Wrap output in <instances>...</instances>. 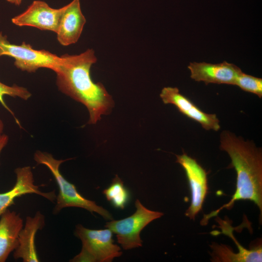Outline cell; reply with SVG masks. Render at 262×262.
<instances>
[{
  "label": "cell",
  "instance_id": "obj_1",
  "mask_svg": "<svg viewBox=\"0 0 262 262\" xmlns=\"http://www.w3.org/2000/svg\"><path fill=\"white\" fill-rule=\"evenodd\" d=\"M97 61L94 50L89 49L78 55H62L54 70L58 89L88 110L89 124L97 123L114 106L113 98L104 85L94 82L91 78V67Z\"/></svg>",
  "mask_w": 262,
  "mask_h": 262
},
{
  "label": "cell",
  "instance_id": "obj_2",
  "mask_svg": "<svg viewBox=\"0 0 262 262\" xmlns=\"http://www.w3.org/2000/svg\"><path fill=\"white\" fill-rule=\"evenodd\" d=\"M220 148L231 159V165L237 174L236 188L230 200L218 210L204 215L201 224L217 215L223 208L231 209L236 201H253L262 212V150L252 141H245L229 131L220 134Z\"/></svg>",
  "mask_w": 262,
  "mask_h": 262
},
{
  "label": "cell",
  "instance_id": "obj_3",
  "mask_svg": "<svg viewBox=\"0 0 262 262\" xmlns=\"http://www.w3.org/2000/svg\"><path fill=\"white\" fill-rule=\"evenodd\" d=\"M33 158L37 164L47 166L53 175L59 188V194L56 198V204L53 213L56 214L63 208L79 207L84 209L93 214L94 212L101 215L107 220H113L111 213L105 209L98 205L95 201L89 200L79 193L76 186L67 181L60 171V165L71 159L57 160L50 153L37 150Z\"/></svg>",
  "mask_w": 262,
  "mask_h": 262
},
{
  "label": "cell",
  "instance_id": "obj_4",
  "mask_svg": "<svg viewBox=\"0 0 262 262\" xmlns=\"http://www.w3.org/2000/svg\"><path fill=\"white\" fill-rule=\"evenodd\" d=\"M113 232L109 229H91L82 225L76 226L75 236L82 242L80 253L70 262H111L121 256L120 247L114 244Z\"/></svg>",
  "mask_w": 262,
  "mask_h": 262
},
{
  "label": "cell",
  "instance_id": "obj_5",
  "mask_svg": "<svg viewBox=\"0 0 262 262\" xmlns=\"http://www.w3.org/2000/svg\"><path fill=\"white\" fill-rule=\"evenodd\" d=\"M136 211L131 215L123 219L107 222L105 226L116 234L117 242L125 250L142 246L140 232L152 221L164 215L162 212L154 211L146 208L136 199Z\"/></svg>",
  "mask_w": 262,
  "mask_h": 262
},
{
  "label": "cell",
  "instance_id": "obj_6",
  "mask_svg": "<svg viewBox=\"0 0 262 262\" xmlns=\"http://www.w3.org/2000/svg\"><path fill=\"white\" fill-rule=\"evenodd\" d=\"M3 55L13 58L16 68L30 73L40 68L54 71L60 61V57L44 49H35L29 44H11L7 36L0 32V56Z\"/></svg>",
  "mask_w": 262,
  "mask_h": 262
},
{
  "label": "cell",
  "instance_id": "obj_7",
  "mask_svg": "<svg viewBox=\"0 0 262 262\" xmlns=\"http://www.w3.org/2000/svg\"><path fill=\"white\" fill-rule=\"evenodd\" d=\"M176 162L184 169L188 179L191 194V203L185 214L195 220L196 215L202 210L208 187L207 173L195 159L183 153L176 155Z\"/></svg>",
  "mask_w": 262,
  "mask_h": 262
},
{
  "label": "cell",
  "instance_id": "obj_8",
  "mask_svg": "<svg viewBox=\"0 0 262 262\" xmlns=\"http://www.w3.org/2000/svg\"><path fill=\"white\" fill-rule=\"evenodd\" d=\"M64 6L50 7L46 2L34 0L23 13L14 17L12 22L18 26H32L56 33Z\"/></svg>",
  "mask_w": 262,
  "mask_h": 262
},
{
  "label": "cell",
  "instance_id": "obj_9",
  "mask_svg": "<svg viewBox=\"0 0 262 262\" xmlns=\"http://www.w3.org/2000/svg\"><path fill=\"white\" fill-rule=\"evenodd\" d=\"M163 102L174 105L182 114L199 123L206 130L218 131L219 120L215 114L206 113L187 97L181 94L177 87H165L160 94Z\"/></svg>",
  "mask_w": 262,
  "mask_h": 262
},
{
  "label": "cell",
  "instance_id": "obj_10",
  "mask_svg": "<svg viewBox=\"0 0 262 262\" xmlns=\"http://www.w3.org/2000/svg\"><path fill=\"white\" fill-rule=\"evenodd\" d=\"M190 77L196 82L235 85L236 80L242 71L233 64L226 61L219 64L206 62L190 63L188 66Z\"/></svg>",
  "mask_w": 262,
  "mask_h": 262
},
{
  "label": "cell",
  "instance_id": "obj_11",
  "mask_svg": "<svg viewBox=\"0 0 262 262\" xmlns=\"http://www.w3.org/2000/svg\"><path fill=\"white\" fill-rule=\"evenodd\" d=\"M16 182L10 190L0 193V216L8 208L14 204L15 199L22 195L35 194L43 196L50 201L56 197L54 191L44 193L41 192L38 186L34 184V179L31 167L25 166L15 170Z\"/></svg>",
  "mask_w": 262,
  "mask_h": 262
},
{
  "label": "cell",
  "instance_id": "obj_12",
  "mask_svg": "<svg viewBox=\"0 0 262 262\" xmlns=\"http://www.w3.org/2000/svg\"><path fill=\"white\" fill-rule=\"evenodd\" d=\"M85 23L86 19L81 10L80 0H72L65 5L56 33L59 43L67 46L76 43Z\"/></svg>",
  "mask_w": 262,
  "mask_h": 262
},
{
  "label": "cell",
  "instance_id": "obj_13",
  "mask_svg": "<svg viewBox=\"0 0 262 262\" xmlns=\"http://www.w3.org/2000/svg\"><path fill=\"white\" fill-rule=\"evenodd\" d=\"M44 225L45 217L39 211L33 217H27L24 228L19 234L18 246L14 250L15 259L21 258L24 262H39L35 237L38 230L42 229Z\"/></svg>",
  "mask_w": 262,
  "mask_h": 262
},
{
  "label": "cell",
  "instance_id": "obj_14",
  "mask_svg": "<svg viewBox=\"0 0 262 262\" xmlns=\"http://www.w3.org/2000/svg\"><path fill=\"white\" fill-rule=\"evenodd\" d=\"M23 221L19 214L8 209L0 216V262L6 261L18 246V236Z\"/></svg>",
  "mask_w": 262,
  "mask_h": 262
},
{
  "label": "cell",
  "instance_id": "obj_15",
  "mask_svg": "<svg viewBox=\"0 0 262 262\" xmlns=\"http://www.w3.org/2000/svg\"><path fill=\"white\" fill-rule=\"evenodd\" d=\"M103 194L113 206L121 210L125 208L130 199L129 190L117 175L109 187L103 191Z\"/></svg>",
  "mask_w": 262,
  "mask_h": 262
},
{
  "label": "cell",
  "instance_id": "obj_16",
  "mask_svg": "<svg viewBox=\"0 0 262 262\" xmlns=\"http://www.w3.org/2000/svg\"><path fill=\"white\" fill-rule=\"evenodd\" d=\"M7 95L14 98H19L27 100L32 96L28 89L24 87L14 84L12 86L6 85L0 82V103L13 116L17 124L20 126L18 120L15 116L14 112L7 106L4 100V96Z\"/></svg>",
  "mask_w": 262,
  "mask_h": 262
},
{
  "label": "cell",
  "instance_id": "obj_17",
  "mask_svg": "<svg viewBox=\"0 0 262 262\" xmlns=\"http://www.w3.org/2000/svg\"><path fill=\"white\" fill-rule=\"evenodd\" d=\"M235 85L246 92L256 95L260 98L262 97V78L247 74L242 71L236 80Z\"/></svg>",
  "mask_w": 262,
  "mask_h": 262
},
{
  "label": "cell",
  "instance_id": "obj_18",
  "mask_svg": "<svg viewBox=\"0 0 262 262\" xmlns=\"http://www.w3.org/2000/svg\"><path fill=\"white\" fill-rule=\"evenodd\" d=\"M9 141V137L5 134H2L0 136V154L3 149L7 145Z\"/></svg>",
  "mask_w": 262,
  "mask_h": 262
},
{
  "label": "cell",
  "instance_id": "obj_19",
  "mask_svg": "<svg viewBox=\"0 0 262 262\" xmlns=\"http://www.w3.org/2000/svg\"><path fill=\"white\" fill-rule=\"evenodd\" d=\"M6 1L9 3L18 6L21 3L22 0H6Z\"/></svg>",
  "mask_w": 262,
  "mask_h": 262
},
{
  "label": "cell",
  "instance_id": "obj_20",
  "mask_svg": "<svg viewBox=\"0 0 262 262\" xmlns=\"http://www.w3.org/2000/svg\"><path fill=\"white\" fill-rule=\"evenodd\" d=\"M4 123L3 122L1 119H0V136L3 134V130H4Z\"/></svg>",
  "mask_w": 262,
  "mask_h": 262
}]
</instances>
